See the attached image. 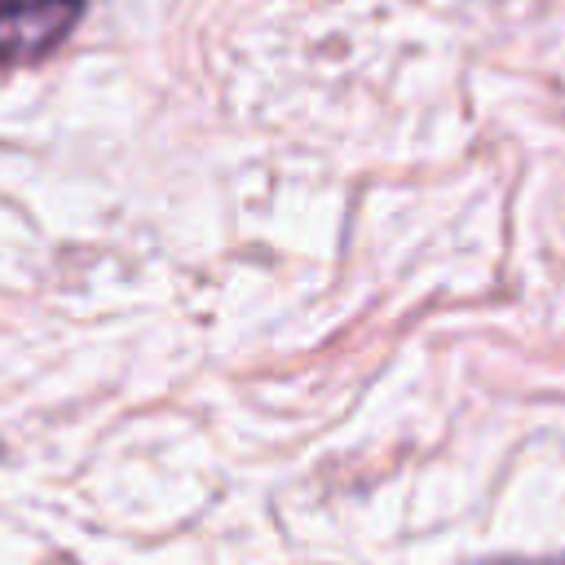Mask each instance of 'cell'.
Here are the masks:
<instances>
[{"label": "cell", "instance_id": "2", "mask_svg": "<svg viewBox=\"0 0 565 565\" xmlns=\"http://www.w3.org/2000/svg\"><path fill=\"white\" fill-rule=\"evenodd\" d=\"M481 565H565V556H494Z\"/></svg>", "mask_w": 565, "mask_h": 565}, {"label": "cell", "instance_id": "1", "mask_svg": "<svg viewBox=\"0 0 565 565\" xmlns=\"http://www.w3.org/2000/svg\"><path fill=\"white\" fill-rule=\"evenodd\" d=\"M84 18V0H0V66L49 57Z\"/></svg>", "mask_w": 565, "mask_h": 565}]
</instances>
